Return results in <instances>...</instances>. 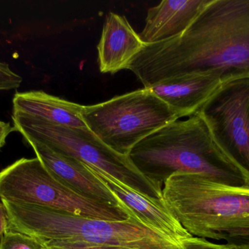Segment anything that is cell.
I'll return each mask as SVG.
<instances>
[{
    "label": "cell",
    "mask_w": 249,
    "mask_h": 249,
    "mask_svg": "<svg viewBox=\"0 0 249 249\" xmlns=\"http://www.w3.org/2000/svg\"><path fill=\"white\" fill-rule=\"evenodd\" d=\"M13 131H15L14 128L10 123L0 121V150L5 145L9 134Z\"/></svg>",
    "instance_id": "cell-20"
},
{
    "label": "cell",
    "mask_w": 249,
    "mask_h": 249,
    "mask_svg": "<svg viewBox=\"0 0 249 249\" xmlns=\"http://www.w3.org/2000/svg\"><path fill=\"white\" fill-rule=\"evenodd\" d=\"M83 107L43 91L16 92L13 99V114L74 128H87L81 116Z\"/></svg>",
    "instance_id": "cell-14"
},
{
    "label": "cell",
    "mask_w": 249,
    "mask_h": 249,
    "mask_svg": "<svg viewBox=\"0 0 249 249\" xmlns=\"http://www.w3.org/2000/svg\"><path fill=\"white\" fill-rule=\"evenodd\" d=\"M196 114L224 153L249 173V77L222 83Z\"/></svg>",
    "instance_id": "cell-8"
},
{
    "label": "cell",
    "mask_w": 249,
    "mask_h": 249,
    "mask_svg": "<svg viewBox=\"0 0 249 249\" xmlns=\"http://www.w3.org/2000/svg\"><path fill=\"white\" fill-rule=\"evenodd\" d=\"M44 242L48 249H131L115 246L97 245L66 241H44Z\"/></svg>",
    "instance_id": "cell-17"
},
{
    "label": "cell",
    "mask_w": 249,
    "mask_h": 249,
    "mask_svg": "<svg viewBox=\"0 0 249 249\" xmlns=\"http://www.w3.org/2000/svg\"><path fill=\"white\" fill-rule=\"evenodd\" d=\"M23 78L13 71L7 63L0 61V91L12 90L20 87Z\"/></svg>",
    "instance_id": "cell-18"
},
{
    "label": "cell",
    "mask_w": 249,
    "mask_h": 249,
    "mask_svg": "<svg viewBox=\"0 0 249 249\" xmlns=\"http://www.w3.org/2000/svg\"><path fill=\"white\" fill-rule=\"evenodd\" d=\"M127 70L144 88L184 73L249 77V0H210L182 33L144 43Z\"/></svg>",
    "instance_id": "cell-1"
},
{
    "label": "cell",
    "mask_w": 249,
    "mask_h": 249,
    "mask_svg": "<svg viewBox=\"0 0 249 249\" xmlns=\"http://www.w3.org/2000/svg\"><path fill=\"white\" fill-rule=\"evenodd\" d=\"M221 241L233 244L239 249H249V220L241 222L227 231Z\"/></svg>",
    "instance_id": "cell-16"
},
{
    "label": "cell",
    "mask_w": 249,
    "mask_h": 249,
    "mask_svg": "<svg viewBox=\"0 0 249 249\" xmlns=\"http://www.w3.org/2000/svg\"><path fill=\"white\" fill-rule=\"evenodd\" d=\"M222 84L216 76L190 73L168 77L146 89L166 103L179 119L197 114Z\"/></svg>",
    "instance_id": "cell-11"
},
{
    "label": "cell",
    "mask_w": 249,
    "mask_h": 249,
    "mask_svg": "<svg viewBox=\"0 0 249 249\" xmlns=\"http://www.w3.org/2000/svg\"><path fill=\"white\" fill-rule=\"evenodd\" d=\"M81 116L102 143L127 156L138 143L178 120L168 105L146 88L102 103L83 105Z\"/></svg>",
    "instance_id": "cell-5"
},
{
    "label": "cell",
    "mask_w": 249,
    "mask_h": 249,
    "mask_svg": "<svg viewBox=\"0 0 249 249\" xmlns=\"http://www.w3.org/2000/svg\"><path fill=\"white\" fill-rule=\"evenodd\" d=\"M144 42L124 16L110 12L104 23L98 44V63L102 73L115 74L127 70Z\"/></svg>",
    "instance_id": "cell-12"
},
{
    "label": "cell",
    "mask_w": 249,
    "mask_h": 249,
    "mask_svg": "<svg viewBox=\"0 0 249 249\" xmlns=\"http://www.w3.org/2000/svg\"><path fill=\"white\" fill-rule=\"evenodd\" d=\"M26 141L33 149L36 157L61 184L90 200L121 208L132 217L136 218L121 200L89 169L86 164L58 153L39 142L33 140Z\"/></svg>",
    "instance_id": "cell-9"
},
{
    "label": "cell",
    "mask_w": 249,
    "mask_h": 249,
    "mask_svg": "<svg viewBox=\"0 0 249 249\" xmlns=\"http://www.w3.org/2000/svg\"><path fill=\"white\" fill-rule=\"evenodd\" d=\"M12 119L15 131L18 132L25 140L46 145L58 153L107 172L152 200L163 202L162 192L135 168L128 156L109 149L89 129L56 125L14 114Z\"/></svg>",
    "instance_id": "cell-6"
},
{
    "label": "cell",
    "mask_w": 249,
    "mask_h": 249,
    "mask_svg": "<svg viewBox=\"0 0 249 249\" xmlns=\"http://www.w3.org/2000/svg\"><path fill=\"white\" fill-rule=\"evenodd\" d=\"M7 217L2 202H0V241L7 230Z\"/></svg>",
    "instance_id": "cell-21"
},
{
    "label": "cell",
    "mask_w": 249,
    "mask_h": 249,
    "mask_svg": "<svg viewBox=\"0 0 249 249\" xmlns=\"http://www.w3.org/2000/svg\"><path fill=\"white\" fill-rule=\"evenodd\" d=\"M210 0H163L148 10L139 35L145 44L175 38L184 32Z\"/></svg>",
    "instance_id": "cell-13"
},
{
    "label": "cell",
    "mask_w": 249,
    "mask_h": 249,
    "mask_svg": "<svg viewBox=\"0 0 249 249\" xmlns=\"http://www.w3.org/2000/svg\"><path fill=\"white\" fill-rule=\"evenodd\" d=\"M162 194L166 209L193 236L221 241L227 231L249 220L247 186L177 172L165 181Z\"/></svg>",
    "instance_id": "cell-4"
},
{
    "label": "cell",
    "mask_w": 249,
    "mask_h": 249,
    "mask_svg": "<svg viewBox=\"0 0 249 249\" xmlns=\"http://www.w3.org/2000/svg\"><path fill=\"white\" fill-rule=\"evenodd\" d=\"M87 167L143 225L184 249V242L193 235L170 213L164 202L152 200L107 172L89 165Z\"/></svg>",
    "instance_id": "cell-10"
},
{
    "label": "cell",
    "mask_w": 249,
    "mask_h": 249,
    "mask_svg": "<svg viewBox=\"0 0 249 249\" xmlns=\"http://www.w3.org/2000/svg\"><path fill=\"white\" fill-rule=\"evenodd\" d=\"M135 168L162 192L177 172L201 174L231 186L249 187V173L215 143L197 115L174 121L138 143L128 154Z\"/></svg>",
    "instance_id": "cell-2"
},
{
    "label": "cell",
    "mask_w": 249,
    "mask_h": 249,
    "mask_svg": "<svg viewBox=\"0 0 249 249\" xmlns=\"http://www.w3.org/2000/svg\"><path fill=\"white\" fill-rule=\"evenodd\" d=\"M7 230L44 241H66L131 249H184L145 226L139 219L108 221L1 200Z\"/></svg>",
    "instance_id": "cell-3"
},
{
    "label": "cell",
    "mask_w": 249,
    "mask_h": 249,
    "mask_svg": "<svg viewBox=\"0 0 249 249\" xmlns=\"http://www.w3.org/2000/svg\"><path fill=\"white\" fill-rule=\"evenodd\" d=\"M0 249H48L43 240L7 230L0 241Z\"/></svg>",
    "instance_id": "cell-15"
},
{
    "label": "cell",
    "mask_w": 249,
    "mask_h": 249,
    "mask_svg": "<svg viewBox=\"0 0 249 249\" xmlns=\"http://www.w3.org/2000/svg\"><path fill=\"white\" fill-rule=\"evenodd\" d=\"M184 249H239L233 244H216L206 238L193 236L184 242Z\"/></svg>",
    "instance_id": "cell-19"
},
{
    "label": "cell",
    "mask_w": 249,
    "mask_h": 249,
    "mask_svg": "<svg viewBox=\"0 0 249 249\" xmlns=\"http://www.w3.org/2000/svg\"><path fill=\"white\" fill-rule=\"evenodd\" d=\"M0 197L19 204L48 208L80 217L124 221L121 208L87 198L54 178L38 158H21L0 171Z\"/></svg>",
    "instance_id": "cell-7"
}]
</instances>
